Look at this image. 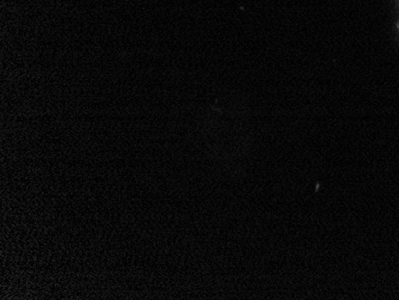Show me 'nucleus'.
<instances>
[]
</instances>
